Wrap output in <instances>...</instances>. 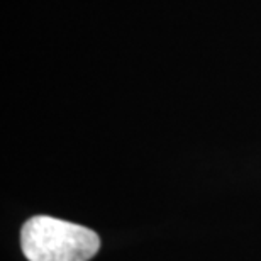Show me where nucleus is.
Returning a JSON list of instances; mask_svg holds the SVG:
<instances>
[{
	"mask_svg": "<svg viewBox=\"0 0 261 261\" xmlns=\"http://www.w3.org/2000/svg\"><path fill=\"white\" fill-rule=\"evenodd\" d=\"M20 246L29 261H88L97 254L100 239L88 227L36 216L22 226Z\"/></svg>",
	"mask_w": 261,
	"mask_h": 261,
	"instance_id": "obj_1",
	"label": "nucleus"
}]
</instances>
